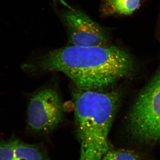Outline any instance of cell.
<instances>
[{"label": "cell", "instance_id": "1", "mask_svg": "<svg viewBox=\"0 0 160 160\" xmlns=\"http://www.w3.org/2000/svg\"><path fill=\"white\" fill-rule=\"evenodd\" d=\"M22 68L26 71L60 72L79 90L102 91L128 75L132 62L126 51L117 46L69 45L50 50Z\"/></svg>", "mask_w": 160, "mask_h": 160}, {"label": "cell", "instance_id": "2", "mask_svg": "<svg viewBox=\"0 0 160 160\" xmlns=\"http://www.w3.org/2000/svg\"><path fill=\"white\" fill-rule=\"evenodd\" d=\"M78 89L72 94L80 160H102L109 149L108 137L121 100L118 90Z\"/></svg>", "mask_w": 160, "mask_h": 160}, {"label": "cell", "instance_id": "3", "mask_svg": "<svg viewBox=\"0 0 160 160\" xmlns=\"http://www.w3.org/2000/svg\"><path fill=\"white\" fill-rule=\"evenodd\" d=\"M129 131L142 142H160V70L139 95L128 118Z\"/></svg>", "mask_w": 160, "mask_h": 160}, {"label": "cell", "instance_id": "4", "mask_svg": "<svg viewBox=\"0 0 160 160\" xmlns=\"http://www.w3.org/2000/svg\"><path fill=\"white\" fill-rule=\"evenodd\" d=\"M63 116L62 99L56 89L45 87L30 96L27 106V121L32 131L50 132L61 122Z\"/></svg>", "mask_w": 160, "mask_h": 160}, {"label": "cell", "instance_id": "5", "mask_svg": "<svg viewBox=\"0 0 160 160\" xmlns=\"http://www.w3.org/2000/svg\"><path fill=\"white\" fill-rule=\"evenodd\" d=\"M63 18L70 45L80 47L109 45V36L106 29L82 12L70 9L64 13Z\"/></svg>", "mask_w": 160, "mask_h": 160}, {"label": "cell", "instance_id": "6", "mask_svg": "<svg viewBox=\"0 0 160 160\" xmlns=\"http://www.w3.org/2000/svg\"><path fill=\"white\" fill-rule=\"evenodd\" d=\"M0 160H44L37 147L13 139L0 142Z\"/></svg>", "mask_w": 160, "mask_h": 160}, {"label": "cell", "instance_id": "7", "mask_svg": "<svg viewBox=\"0 0 160 160\" xmlns=\"http://www.w3.org/2000/svg\"><path fill=\"white\" fill-rule=\"evenodd\" d=\"M141 0H102V12L108 16L118 14L129 15L139 8Z\"/></svg>", "mask_w": 160, "mask_h": 160}, {"label": "cell", "instance_id": "8", "mask_svg": "<svg viewBox=\"0 0 160 160\" xmlns=\"http://www.w3.org/2000/svg\"><path fill=\"white\" fill-rule=\"evenodd\" d=\"M102 160H141L135 152L123 149H109Z\"/></svg>", "mask_w": 160, "mask_h": 160}]
</instances>
